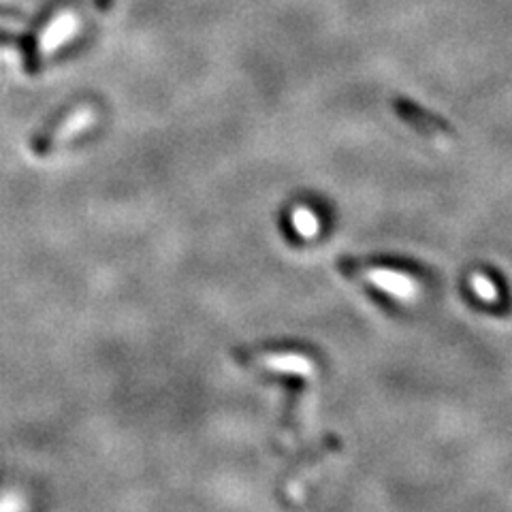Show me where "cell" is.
I'll list each match as a JSON object with an SVG mask.
<instances>
[{"instance_id": "1", "label": "cell", "mask_w": 512, "mask_h": 512, "mask_svg": "<svg viewBox=\"0 0 512 512\" xmlns=\"http://www.w3.org/2000/svg\"><path fill=\"white\" fill-rule=\"evenodd\" d=\"M365 278L370 280L374 286H380L384 293H389L397 299L410 301L416 295H419V284H416L414 278L402 274V271H393V269H370L365 271Z\"/></svg>"}, {"instance_id": "2", "label": "cell", "mask_w": 512, "mask_h": 512, "mask_svg": "<svg viewBox=\"0 0 512 512\" xmlns=\"http://www.w3.org/2000/svg\"><path fill=\"white\" fill-rule=\"evenodd\" d=\"M267 365L276 367L280 372H293L301 376H310L312 374V363L303 357L297 355H282V357H269Z\"/></svg>"}, {"instance_id": "3", "label": "cell", "mask_w": 512, "mask_h": 512, "mask_svg": "<svg viewBox=\"0 0 512 512\" xmlns=\"http://www.w3.org/2000/svg\"><path fill=\"white\" fill-rule=\"evenodd\" d=\"M293 224L299 235L314 237L318 233V218L310 210H297L293 216Z\"/></svg>"}, {"instance_id": "4", "label": "cell", "mask_w": 512, "mask_h": 512, "mask_svg": "<svg viewBox=\"0 0 512 512\" xmlns=\"http://www.w3.org/2000/svg\"><path fill=\"white\" fill-rule=\"evenodd\" d=\"M472 288H474V293L480 297V299H485V301H493L495 297H498V286H495L487 276H483V274H476L474 278H472Z\"/></svg>"}]
</instances>
